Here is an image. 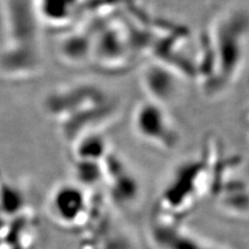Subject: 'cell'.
<instances>
[{
	"label": "cell",
	"mask_w": 249,
	"mask_h": 249,
	"mask_svg": "<svg viewBox=\"0 0 249 249\" xmlns=\"http://www.w3.org/2000/svg\"><path fill=\"white\" fill-rule=\"evenodd\" d=\"M140 82L147 100L162 106L174 102L183 89V76L176 74L175 69L158 62L147 65L143 69Z\"/></svg>",
	"instance_id": "3"
},
{
	"label": "cell",
	"mask_w": 249,
	"mask_h": 249,
	"mask_svg": "<svg viewBox=\"0 0 249 249\" xmlns=\"http://www.w3.org/2000/svg\"><path fill=\"white\" fill-rule=\"evenodd\" d=\"M208 37L212 76L218 74L225 87L243 69L249 45V16L237 7L220 13L212 22Z\"/></svg>",
	"instance_id": "1"
},
{
	"label": "cell",
	"mask_w": 249,
	"mask_h": 249,
	"mask_svg": "<svg viewBox=\"0 0 249 249\" xmlns=\"http://www.w3.org/2000/svg\"><path fill=\"white\" fill-rule=\"evenodd\" d=\"M134 127L138 134L156 143H168L176 139L177 132L165 106L151 100L139 103L134 111Z\"/></svg>",
	"instance_id": "2"
},
{
	"label": "cell",
	"mask_w": 249,
	"mask_h": 249,
	"mask_svg": "<svg viewBox=\"0 0 249 249\" xmlns=\"http://www.w3.org/2000/svg\"><path fill=\"white\" fill-rule=\"evenodd\" d=\"M38 19L58 26L75 18L78 0H33Z\"/></svg>",
	"instance_id": "4"
}]
</instances>
